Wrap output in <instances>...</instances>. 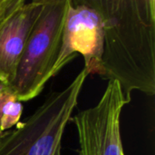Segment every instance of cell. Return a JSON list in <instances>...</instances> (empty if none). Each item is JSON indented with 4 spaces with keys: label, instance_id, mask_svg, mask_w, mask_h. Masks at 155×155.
Listing matches in <instances>:
<instances>
[{
    "label": "cell",
    "instance_id": "6da1fadb",
    "mask_svg": "<svg viewBox=\"0 0 155 155\" xmlns=\"http://www.w3.org/2000/svg\"><path fill=\"white\" fill-rule=\"evenodd\" d=\"M103 31L101 74L128 101L134 91L155 94L154 0H91Z\"/></svg>",
    "mask_w": 155,
    "mask_h": 155
},
{
    "label": "cell",
    "instance_id": "7a4b0ae2",
    "mask_svg": "<svg viewBox=\"0 0 155 155\" xmlns=\"http://www.w3.org/2000/svg\"><path fill=\"white\" fill-rule=\"evenodd\" d=\"M88 74L84 68L64 89L51 93L25 122L0 138V155H57L65 127Z\"/></svg>",
    "mask_w": 155,
    "mask_h": 155
},
{
    "label": "cell",
    "instance_id": "3957f363",
    "mask_svg": "<svg viewBox=\"0 0 155 155\" xmlns=\"http://www.w3.org/2000/svg\"><path fill=\"white\" fill-rule=\"evenodd\" d=\"M68 0H45L7 87L20 102L34 99L52 78L59 56Z\"/></svg>",
    "mask_w": 155,
    "mask_h": 155
},
{
    "label": "cell",
    "instance_id": "277c9868",
    "mask_svg": "<svg viewBox=\"0 0 155 155\" xmlns=\"http://www.w3.org/2000/svg\"><path fill=\"white\" fill-rule=\"evenodd\" d=\"M129 103L121 85L116 81H108L94 106L70 118L78 136L77 155H126L121 135V115Z\"/></svg>",
    "mask_w": 155,
    "mask_h": 155
},
{
    "label": "cell",
    "instance_id": "5b68a950",
    "mask_svg": "<svg viewBox=\"0 0 155 155\" xmlns=\"http://www.w3.org/2000/svg\"><path fill=\"white\" fill-rule=\"evenodd\" d=\"M103 31L100 15L91 0H68L62 45L52 77L74 57L76 53L84 59L88 75L101 74Z\"/></svg>",
    "mask_w": 155,
    "mask_h": 155
},
{
    "label": "cell",
    "instance_id": "8992f818",
    "mask_svg": "<svg viewBox=\"0 0 155 155\" xmlns=\"http://www.w3.org/2000/svg\"><path fill=\"white\" fill-rule=\"evenodd\" d=\"M45 0L23 1L0 20V83L13 80L28 37L35 25Z\"/></svg>",
    "mask_w": 155,
    "mask_h": 155
},
{
    "label": "cell",
    "instance_id": "52a82bcc",
    "mask_svg": "<svg viewBox=\"0 0 155 155\" xmlns=\"http://www.w3.org/2000/svg\"><path fill=\"white\" fill-rule=\"evenodd\" d=\"M23 104L7 85L0 83V130L4 133L19 123Z\"/></svg>",
    "mask_w": 155,
    "mask_h": 155
},
{
    "label": "cell",
    "instance_id": "ba28073f",
    "mask_svg": "<svg viewBox=\"0 0 155 155\" xmlns=\"http://www.w3.org/2000/svg\"><path fill=\"white\" fill-rule=\"evenodd\" d=\"M2 134H3V132H2V131L0 130V138H1V135H2Z\"/></svg>",
    "mask_w": 155,
    "mask_h": 155
},
{
    "label": "cell",
    "instance_id": "9c48e42d",
    "mask_svg": "<svg viewBox=\"0 0 155 155\" xmlns=\"http://www.w3.org/2000/svg\"><path fill=\"white\" fill-rule=\"evenodd\" d=\"M57 155H61V153H58V154Z\"/></svg>",
    "mask_w": 155,
    "mask_h": 155
}]
</instances>
